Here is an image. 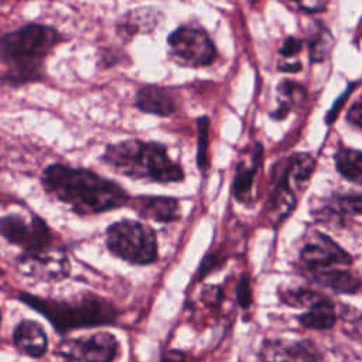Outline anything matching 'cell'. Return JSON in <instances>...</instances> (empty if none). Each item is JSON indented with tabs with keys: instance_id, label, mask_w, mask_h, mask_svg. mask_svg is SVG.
Segmentation results:
<instances>
[{
	"instance_id": "cell-1",
	"label": "cell",
	"mask_w": 362,
	"mask_h": 362,
	"mask_svg": "<svg viewBox=\"0 0 362 362\" xmlns=\"http://www.w3.org/2000/svg\"><path fill=\"white\" fill-rule=\"evenodd\" d=\"M41 184L45 192L82 216L126 206L132 199L117 182L92 170L61 163H54L44 168Z\"/></svg>"
},
{
	"instance_id": "cell-2",
	"label": "cell",
	"mask_w": 362,
	"mask_h": 362,
	"mask_svg": "<svg viewBox=\"0 0 362 362\" xmlns=\"http://www.w3.org/2000/svg\"><path fill=\"white\" fill-rule=\"evenodd\" d=\"M61 41V34L51 25L27 23L1 35V82L18 86L44 78V62Z\"/></svg>"
},
{
	"instance_id": "cell-3",
	"label": "cell",
	"mask_w": 362,
	"mask_h": 362,
	"mask_svg": "<svg viewBox=\"0 0 362 362\" xmlns=\"http://www.w3.org/2000/svg\"><path fill=\"white\" fill-rule=\"evenodd\" d=\"M100 160L122 175L160 184L184 180L182 167L174 161L167 147L157 141L126 139L107 144Z\"/></svg>"
},
{
	"instance_id": "cell-4",
	"label": "cell",
	"mask_w": 362,
	"mask_h": 362,
	"mask_svg": "<svg viewBox=\"0 0 362 362\" xmlns=\"http://www.w3.org/2000/svg\"><path fill=\"white\" fill-rule=\"evenodd\" d=\"M314 167L315 160L308 153H296L274 164L267 199V214L272 223H280L293 211Z\"/></svg>"
},
{
	"instance_id": "cell-5",
	"label": "cell",
	"mask_w": 362,
	"mask_h": 362,
	"mask_svg": "<svg viewBox=\"0 0 362 362\" xmlns=\"http://www.w3.org/2000/svg\"><path fill=\"white\" fill-rule=\"evenodd\" d=\"M20 300L44 314L58 329L109 324L116 317V311L109 303L92 294L74 301H59L24 293Z\"/></svg>"
},
{
	"instance_id": "cell-6",
	"label": "cell",
	"mask_w": 362,
	"mask_h": 362,
	"mask_svg": "<svg viewBox=\"0 0 362 362\" xmlns=\"http://www.w3.org/2000/svg\"><path fill=\"white\" fill-rule=\"evenodd\" d=\"M105 236L109 252L130 264H151L158 257L156 232L139 221L120 219L107 226Z\"/></svg>"
},
{
	"instance_id": "cell-7",
	"label": "cell",
	"mask_w": 362,
	"mask_h": 362,
	"mask_svg": "<svg viewBox=\"0 0 362 362\" xmlns=\"http://www.w3.org/2000/svg\"><path fill=\"white\" fill-rule=\"evenodd\" d=\"M168 55L182 66H208L216 59V48L204 27L194 23L178 25L168 37Z\"/></svg>"
},
{
	"instance_id": "cell-8",
	"label": "cell",
	"mask_w": 362,
	"mask_h": 362,
	"mask_svg": "<svg viewBox=\"0 0 362 362\" xmlns=\"http://www.w3.org/2000/svg\"><path fill=\"white\" fill-rule=\"evenodd\" d=\"M0 233L8 243L21 247L24 252L52 246V233L47 222L35 214L28 219L17 214L3 215L0 219Z\"/></svg>"
},
{
	"instance_id": "cell-9",
	"label": "cell",
	"mask_w": 362,
	"mask_h": 362,
	"mask_svg": "<svg viewBox=\"0 0 362 362\" xmlns=\"http://www.w3.org/2000/svg\"><path fill=\"white\" fill-rule=\"evenodd\" d=\"M117 352V339L109 332L64 339L55 348L59 362H112Z\"/></svg>"
},
{
	"instance_id": "cell-10",
	"label": "cell",
	"mask_w": 362,
	"mask_h": 362,
	"mask_svg": "<svg viewBox=\"0 0 362 362\" xmlns=\"http://www.w3.org/2000/svg\"><path fill=\"white\" fill-rule=\"evenodd\" d=\"M21 274L41 281H59L69 276L71 264L64 249L49 246L34 252H23L17 257Z\"/></svg>"
},
{
	"instance_id": "cell-11",
	"label": "cell",
	"mask_w": 362,
	"mask_h": 362,
	"mask_svg": "<svg viewBox=\"0 0 362 362\" xmlns=\"http://www.w3.org/2000/svg\"><path fill=\"white\" fill-rule=\"evenodd\" d=\"M300 260L311 274L351 264V257L325 235L317 233L300 252Z\"/></svg>"
},
{
	"instance_id": "cell-12",
	"label": "cell",
	"mask_w": 362,
	"mask_h": 362,
	"mask_svg": "<svg viewBox=\"0 0 362 362\" xmlns=\"http://www.w3.org/2000/svg\"><path fill=\"white\" fill-rule=\"evenodd\" d=\"M129 205L143 219L170 223L180 218V202L173 197L139 195L132 198Z\"/></svg>"
},
{
	"instance_id": "cell-13",
	"label": "cell",
	"mask_w": 362,
	"mask_h": 362,
	"mask_svg": "<svg viewBox=\"0 0 362 362\" xmlns=\"http://www.w3.org/2000/svg\"><path fill=\"white\" fill-rule=\"evenodd\" d=\"M263 362H317L314 348L308 342L269 339L260 348Z\"/></svg>"
},
{
	"instance_id": "cell-14",
	"label": "cell",
	"mask_w": 362,
	"mask_h": 362,
	"mask_svg": "<svg viewBox=\"0 0 362 362\" xmlns=\"http://www.w3.org/2000/svg\"><path fill=\"white\" fill-rule=\"evenodd\" d=\"M263 163V146L260 143H255L250 150V156L247 158L240 160L236 164L233 182H232V194L236 201L247 202L250 199L255 175Z\"/></svg>"
},
{
	"instance_id": "cell-15",
	"label": "cell",
	"mask_w": 362,
	"mask_h": 362,
	"mask_svg": "<svg viewBox=\"0 0 362 362\" xmlns=\"http://www.w3.org/2000/svg\"><path fill=\"white\" fill-rule=\"evenodd\" d=\"M134 105L139 110L156 116H170L175 112L177 103L168 88L158 85H144L134 96Z\"/></svg>"
},
{
	"instance_id": "cell-16",
	"label": "cell",
	"mask_w": 362,
	"mask_h": 362,
	"mask_svg": "<svg viewBox=\"0 0 362 362\" xmlns=\"http://www.w3.org/2000/svg\"><path fill=\"white\" fill-rule=\"evenodd\" d=\"M161 18V11L154 7H140L126 13L116 24V31L123 40L153 31Z\"/></svg>"
},
{
	"instance_id": "cell-17",
	"label": "cell",
	"mask_w": 362,
	"mask_h": 362,
	"mask_svg": "<svg viewBox=\"0 0 362 362\" xmlns=\"http://www.w3.org/2000/svg\"><path fill=\"white\" fill-rule=\"evenodd\" d=\"M13 341L18 351L23 354L40 358L47 351V335L42 327L33 320H23L13 332Z\"/></svg>"
},
{
	"instance_id": "cell-18",
	"label": "cell",
	"mask_w": 362,
	"mask_h": 362,
	"mask_svg": "<svg viewBox=\"0 0 362 362\" xmlns=\"http://www.w3.org/2000/svg\"><path fill=\"white\" fill-rule=\"evenodd\" d=\"M300 322L311 329H328L334 327L337 314L334 304L327 297H320L308 307V311L300 315Z\"/></svg>"
},
{
	"instance_id": "cell-19",
	"label": "cell",
	"mask_w": 362,
	"mask_h": 362,
	"mask_svg": "<svg viewBox=\"0 0 362 362\" xmlns=\"http://www.w3.org/2000/svg\"><path fill=\"white\" fill-rule=\"evenodd\" d=\"M311 277L320 284L332 288L338 293H355L361 288V281L352 276L348 270L332 269L311 274Z\"/></svg>"
},
{
	"instance_id": "cell-20",
	"label": "cell",
	"mask_w": 362,
	"mask_h": 362,
	"mask_svg": "<svg viewBox=\"0 0 362 362\" xmlns=\"http://www.w3.org/2000/svg\"><path fill=\"white\" fill-rule=\"evenodd\" d=\"M277 95H279V106L276 110L270 113V116L276 120L284 119L288 112L300 105L305 96V90L301 85L291 82V81H283L277 85Z\"/></svg>"
},
{
	"instance_id": "cell-21",
	"label": "cell",
	"mask_w": 362,
	"mask_h": 362,
	"mask_svg": "<svg viewBox=\"0 0 362 362\" xmlns=\"http://www.w3.org/2000/svg\"><path fill=\"white\" fill-rule=\"evenodd\" d=\"M335 165L341 175L352 182L362 184V151L341 148L335 154Z\"/></svg>"
},
{
	"instance_id": "cell-22",
	"label": "cell",
	"mask_w": 362,
	"mask_h": 362,
	"mask_svg": "<svg viewBox=\"0 0 362 362\" xmlns=\"http://www.w3.org/2000/svg\"><path fill=\"white\" fill-rule=\"evenodd\" d=\"M332 44H334L332 37L327 28L321 27L318 31H315L313 38L310 40V45H308L311 61L320 62V61L325 59L331 52Z\"/></svg>"
},
{
	"instance_id": "cell-23",
	"label": "cell",
	"mask_w": 362,
	"mask_h": 362,
	"mask_svg": "<svg viewBox=\"0 0 362 362\" xmlns=\"http://www.w3.org/2000/svg\"><path fill=\"white\" fill-rule=\"evenodd\" d=\"M198 124V153H197V164L201 171H205L209 165V119L206 116H201L197 122Z\"/></svg>"
},
{
	"instance_id": "cell-24",
	"label": "cell",
	"mask_w": 362,
	"mask_h": 362,
	"mask_svg": "<svg viewBox=\"0 0 362 362\" xmlns=\"http://www.w3.org/2000/svg\"><path fill=\"white\" fill-rule=\"evenodd\" d=\"M344 329L349 335H362V314L358 310H349L346 314L342 313Z\"/></svg>"
},
{
	"instance_id": "cell-25",
	"label": "cell",
	"mask_w": 362,
	"mask_h": 362,
	"mask_svg": "<svg viewBox=\"0 0 362 362\" xmlns=\"http://www.w3.org/2000/svg\"><path fill=\"white\" fill-rule=\"evenodd\" d=\"M301 48H303V41L300 38H297V37H287L283 41V44H281V47L279 49V54H280V57L284 61H287V59L294 58L301 51Z\"/></svg>"
},
{
	"instance_id": "cell-26",
	"label": "cell",
	"mask_w": 362,
	"mask_h": 362,
	"mask_svg": "<svg viewBox=\"0 0 362 362\" xmlns=\"http://www.w3.org/2000/svg\"><path fill=\"white\" fill-rule=\"evenodd\" d=\"M238 301L239 304L246 308L252 303V291H250V283L246 276H242L238 283Z\"/></svg>"
},
{
	"instance_id": "cell-27",
	"label": "cell",
	"mask_w": 362,
	"mask_h": 362,
	"mask_svg": "<svg viewBox=\"0 0 362 362\" xmlns=\"http://www.w3.org/2000/svg\"><path fill=\"white\" fill-rule=\"evenodd\" d=\"M335 206L345 212H362V197H342L335 202Z\"/></svg>"
},
{
	"instance_id": "cell-28",
	"label": "cell",
	"mask_w": 362,
	"mask_h": 362,
	"mask_svg": "<svg viewBox=\"0 0 362 362\" xmlns=\"http://www.w3.org/2000/svg\"><path fill=\"white\" fill-rule=\"evenodd\" d=\"M348 120L354 124H356L359 129H362V100L355 103L348 110Z\"/></svg>"
},
{
	"instance_id": "cell-29",
	"label": "cell",
	"mask_w": 362,
	"mask_h": 362,
	"mask_svg": "<svg viewBox=\"0 0 362 362\" xmlns=\"http://www.w3.org/2000/svg\"><path fill=\"white\" fill-rule=\"evenodd\" d=\"M296 6L304 11L315 13V11L324 10L327 7V3L325 1H303V3H297Z\"/></svg>"
},
{
	"instance_id": "cell-30",
	"label": "cell",
	"mask_w": 362,
	"mask_h": 362,
	"mask_svg": "<svg viewBox=\"0 0 362 362\" xmlns=\"http://www.w3.org/2000/svg\"><path fill=\"white\" fill-rule=\"evenodd\" d=\"M161 362H185V358H184V354L180 352V351H168Z\"/></svg>"
}]
</instances>
